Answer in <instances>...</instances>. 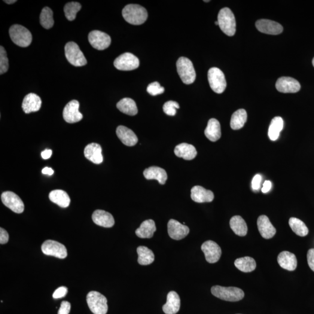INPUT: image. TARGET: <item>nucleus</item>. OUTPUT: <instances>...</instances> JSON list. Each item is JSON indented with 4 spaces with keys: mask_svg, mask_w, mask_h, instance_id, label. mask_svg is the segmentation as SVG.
I'll use <instances>...</instances> for the list:
<instances>
[{
    "mask_svg": "<svg viewBox=\"0 0 314 314\" xmlns=\"http://www.w3.org/2000/svg\"><path fill=\"white\" fill-rule=\"evenodd\" d=\"M123 17L127 22L133 25H140L147 20V10L141 5L129 4L123 10Z\"/></svg>",
    "mask_w": 314,
    "mask_h": 314,
    "instance_id": "f257e3e1",
    "label": "nucleus"
},
{
    "mask_svg": "<svg viewBox=\"0 0 314 314\" xmlns=\"http://www.w3.org/2000/svg\"><path fill=\"white\" fill-rule=\"evenodd\" d=\"M116 133L122 143L129 147L135 146L138 142V138L136 134L126 126H119Z\"/></svg>",
    "mask_w": 314,
    "mask_h": 314,
    "instance_id": "412c9836",
    "label": "nucleus"
},
{
    "mask_svg": "<svg viewBox=\"0 0 314 314\" xmlns=\"http://www.w3.org/2000/svg\"><path fill=\"white\" fill-rule=\"evenodd\" d=\"M92 219L94 224L105 228H111L115 224V220L110 213L97 209L93 212Z\"/></svg>",
    "mask_w": 314,
    "mask_h": 314,
    "instance_id": "5701e85b",
    "label": "nucleus"
},
{
    "mask_svg": "<svg viewBox=\"0 0 314 314\" xmlns=\"http://www.w3.org/2000/svg\"><path fill=\"white\" fill-rule=\"evenodd\" d=\"M9 235L7 231L2 228H0V243L1 245L7 243L8 242Z\"/></svg>",
    "mask_w": 314,
    "mask_h": 314,
    "instance_id": "de8ad7c7",
    "label": "nucleus"
},
{
    "mask_svg": "<svg viewBox=\"0 0 314 314\" xmlns=\"http://www.w3.org/2000/svg\"><path fill=\"white\" fill-rule=\"evenodd\" d=\"M215 25H219V23H218V21H216V22H215Z\"/></svg>",
    "mask_w": 314,
    "mask_h": 314,
    "instance_id": "864d4df0",
    "label": "nucleus"
},
{
    "mask_svg": "<svg viewBox=\"0 0 314 314\" xmlns=\"http://www.w3.org/2000/svg\"><path fill=\"white\" fill-rule=\"evenodd\" d=\"M88 307L94 314H106L108 312L107 299L100 293L91 291L86 297Z\"/></svg>",
    "mask_w": 314,
    "mask_h": 314,
    "instance_id": "39448f33",
    "label": "nucleus"
},
{
    "mask_svg": "<svg viewBox=\"0 0 314 314\" xmlns=\"http://www.w3.org/2000/svg\"><path fill=\"white\" fill-rule=\"evenodd\" d=\"M52 153H53L52 150L47 149V150H45L44 151H42L41 155L42 158H43V159L47 160L49 159V158L51 157Z\"/></svg>",
    "mask_w": 314,
    "mask_h": 314,
    "instance_id": "8fccbe9b",
    "label": "nucleus"
},
{
    "mask_svg": "<svg viewBox=\"0 0 314 314\" xmlns=\"http://www.w3.org/2000/svg\"><path fill=\"white\" fill-rule=\"evenodd\" d=\"M181 307V299L176 292L171 291L167 295V300L166 304L163 307V310L166 314H176L178 313Z\"/></svg>",
    "mask_w": 314,
    "mask_h": 314,
    "instance_id": "393cba45",
    "label": "nucleus"
},
{
    "mask_svg": "<svg viewBox=\"0 0 314 314\" xmlns=\"http://www.w3.org/2000/svg\"><path fill=\"white\" fill-rule=\"evenodd\" d=\"M283 127V120L281 117H276L273 118L269 127V130H268V136H269L270 140L272 141H275L278 139Z\"/></svg>",
    "mask_w": 314,
    "mask_h": 314,
    "instance_id": "c9c22d12",
    "label": "nucleus"
},
{
    "mask_svg": "<svg viewBox=\"0 0 314 314\" xmlns=\"http://www.w3.org/2000/svg\"><path fill=\"white\" fill-rule=\"evenodd\" d=\"M190 231L188 227L175 219H170L167 224V232L170 238L176 240L184 239Z\"/></svg>",
    "mask_w": 314,
    "mask_h": 314,
    "instance_id": "2eb2a0df",
    "label": "nucleus"
},
{
    "mask_svg": "<svg viewBox=\"0 0 314 314\" xmlns=\"http://www.w3.org/2000/svg\"><path fill=\"white\" fill-rule=\"evenodd\" d=\"M248 119L247 112L244 109H240L234 112L231 117L230 127L233 130H239L245 126Z\"/></svg>",
    "mask_w": 314,
    "mask_h": 314,
    "instance_id": "473e14b6",
    "label": "nucleus"
},
{
    "mask_svg": "<svg viewBox=\"0 0 314 314\" xmlns=\"http://www.w3.org/2000/svg\"><path fill=\"white\" fill-rule=\"evenodd\" d=\"M307 261L311 270L314 272V249H311L308 251Z\"/></svg>",
    "mask_w": 314,
    "mask_h": 314,
    "instance_id": "a18cd8bd",
    "label": "nucleus"
},
{
    "mask_svg": "<svg viewBox=\"0 0 314 314\" xmlns=\"http://www.w3.org/2000/svg\"><path fill=\"white\" fill-rule=\"evenodd\" d=\"M88 42L93 48L98 50H104L111 44V39L106 33L93 30L88 36Z\"/></svg>",
    "mask_w": 314,
    "mask_h": 314,
    "instance_id": "9b49d317",
    "label": "nucleus"
},
{
    "mask_svg": "<svg viewBox=\"0 0 314 314\" xmlns=\"http://www.w3.org/2000/svg\"><path fill=\"white\" fill-rule=\"evenodd\" d=\"M84 156L87 160L96 164L103 163L102 148L97 143H91L84 148Z\"/></svg>",
    "mask_w": 314,
    "mask_h": 314,
    "instance_id": "4be33fe9",
    "label": "nucleus"
},
{
    "mask_svg": "<svg viewBox=\"0 0 314 314\" xmlns=\"http://www.w3.org/2000/svg\"><path fill=\"white\" fill-rule=\"evenodd\" d=\"M262 177L260 175H256L252 181V188L254 190H258L261 187Z\"/></svg>",
    "mask_w": 314,
    "mask_h": 314,
    "instance_id": "49530a36",
    "label": "nucleus"
},
{
    "mask_svg": "<svg viewBox=\"0 0 314 314\" xmlns=\"http://www.w3.org/2000/svg\"><path fill=\"white\" fill-rule=\"evenodd\" d=\"M71 307V304L68 301H63L58 314H69Z\"/></svg>",
    "mask_w": 314,
    "mask_h": 314,
    "instance_id": "c03bdc74",
    "label": "nucleus"
},
{
    "mask_svg": "<svg viewBox=\"0 0 314 314\" xmlns=\"http://www.w3.org/2000/svg\"><path fill=\"white\" fill-rule=\"evenodd\" d=\"M67 293H68V289L65 287V286H62V287H60L56 290V291L54 292L53 297L55 299H58V298H62L65 297Z\"/></svg>",
    "mask_w": 314,
    "mask_h": 314,
    "instance_id": "37998d69",
    "label": "nucleus"
},
{
    "mask_svg": "<svg viewBox=\"0 0 314 314\" xmlns=\"http://www.w3.org/2000/svg\"><path fill=\"white\" fill-rule=\"evenodd\" d=\"M201 251L205 255L206 261L211 264L218 262L222 254L220 247L217 243L212 240H208L204 242L201 246Z\"/></svg>",
    "mask_w": 314,
    "mask_h": 314,
    "instance_id": "ddd939ff",
    "label": "nucleus"
},
{
    "mask_svg": "<svg viewBox=\"0 0 314 314\" xmlns=\"http://www.w3.org/2000/svg\"><path fill=\"white\" fill-rule=\"evenodd\" d=\"M42 251L44 254L60 259L67 257L68 252L65 246L56 241L48 240L45 241L42 246Z\"/></svg>",
    "mask_w": 314,
    "mask_h": 314,
    "instance_id": "9d476101",
    "label": "nucleus"
},
{
    "mask_svg": "<svg viewBox=\"0 0 314 314\" xmlns=\"http://www.w3.org/2000/svg\"><path fill=\"white\" fill-rule=\"evenodd\" d=\"M230 227L237 236L243 237L248 233V226L245 221L240 216H234L230 219Z\"/></svg>",
    "mask_w": 314,
    "mask_h": 314,
    "instance_id": "7c9ffc66",
    "label": "nucleus"
},
{
    "mask_svg": "<svg viewBox=\"0 0 314 314\" xmlns=\"http://www.w3.org/2000/svg\"><path fill=\"white\" fill-rule=\"evenodd\" d=\"M117 106L119 110L128 115H136L138 112L135 101L130 98L122 99L117 103Z\"/></svg>",
    "mask_w": 314,
    "mask_h": 314,
    "instance_id": "2f4dec72",
    "label": "nucleus"
},
{
    "mask_svg": "<svg viewBox=\"0 0 314 314\" xmlns=\"http://www.w3.org/2000/svg\"><path fill=\"white\" fill-rule=\"evenodd\" d=\"M277 263L283 269L293 271L296 269L297 260L294 254L287 251L280 253L277 257Z\"/></svg>",
    "mask_w": 314,
    "mask_h": 314,
    "instance_id": "b1692460",
    "label": "nucleus"
},
{
    "mask_svg": "<svg viewBox=\"0 0 314 314\" xmlns=\"http://www.w3.org/2000/svg\"><path fill=\"white\" fill-rule=\"evenodd\" d=\"M40 22L46 29H51L54 26L53 13L49 7H46L42 9L40 16Z\"/></svg>",
    "mask_w": 314,
    "mask_h": 314,
    "instance_id": "4c0bfd02",
    "label": "nucleus"
},
{
    "mask_svg": "<svg viewBox=\"0 0 314 314\" xmlns=\"http://www.w3.org/2000/svg\"><path fill=\"white\" fill-rule=\"evenodd\" d=\"M211 293L216 297L222 300L235 302L242 300L245 297V293L238 288L222 287L214 286L211 288Z\"/></svg>",
    "mask_w": 314,
    "mask_h": 314,
    "instance_id": "7ed1b4c3",
    "label": "nucleus"
},
{
    "mask_svg": "<svg viewBox=\"0 0 314 314\" xmlns=\"http://www.w3.org/2000/svg\"><path fill=\"white\" fill-rule=\"evenodd\" d=\"M272 184L269 181H266L264 183L263 187L262 188V191L264 193H267L271 190Z\"/></svg>",
    "mask_w": 314,
    "mask_h": 314,
    "instance_id": "09e8293b",
    "label": "nucleus"
},
{
    "mask_svg": "<svg viewBox=\"0 0 314 314\" xmlns=\"http://www.w3.org/2000/svg\"><path fill=\"white\" fill-rule=\"evenodd\" d=\"M234 265L239 270L243 272H251L256 268V262L254 258L245 257L236 259Z\"/></svg>",
    "mask_w": 314,
    "mask_h": 314,
    "instance_id": "72a5a7b5",
    "label": "nucleus"
},
{
    "mask_svg": "<svg viewBox=\"0 0 314 314\" xmlns=\"http://www.w3.org/2000/svg\"><path fill=\"white\" fill-rule=\"evenodd\" d=\"M79 103L77 100H72L67 104L63 111L64 120L69 124L81 121L83 118V115L79 112Z\"/></svg>",
    "mask_w": 314,
    "mask_h": 314,
    "instance_id": "4468645a",
    "label": "nucleus"
},
{
    "mask_svg": "<svg viewBox=\"0 0 314 314\" xmlns=\"http://www.w3.org/2000/svg\"><path fill=\"white\" fill-rule=\"evenodd\" d=\"M41 97L35 93L27 94L23 100L22 107L26 114L40 110L42 106Z\"/></svg>",
    "mask_w": 314,
    "mask_h": 314,
    "instance_id": "aec40b11",
    "label": "nucleus"
},
{
    "mask_svg": "<svg viewBox=\"0 0 314 314\" xmlns=\"http://www.w3.org/2000/svg\"><path fill=\"white\" fill-rule=\"evenodd\" d=\"M276 88L279 92L283 93H294L300 90L299 82L291 77H281L277 79Z\"/></svg>",
    "mask_w": 314,
    "mask_h": 314,
    "instance_id": "dca6fc26",
    "label": "nucleus"
},
{
    "mask_svg": "<svg viewBox=\"0 0 314 314\" xmlns=\"http://www.w3.org/2000/svg\"><path fill=\"white\" fill-rule=\"evenodd\" d=\"M259 232L264 239H270L275 235L276 230L266 215L259 216L257 220Z\"/></svg>",
    "mask_w": 314,
    "mask_h": 314,
    "instance_id": "6ab92c4d",
    "label": "nucleus"
},
{
    "mask_svg": "<svg viewBox=\"0 0 314 314\" xmlns=\"http://www.w3.org/2000/svg\"><path fill=\"white\" fill-rule=\"evenodd\" d=\"M204 2H209V1H204Z\"/></svg>",
    "mask_w": 314,
    "mask_h": 314,
    "instance_id": "6e6d98bb",
    "label": "nucleus"
},
{
    "mask_svg": "<svg viewBox=\"0 0 314 314\" xmlns=\"http://www.w3.org/2000/svg\"><path fill=\"white\" fill-rule=\"evenodd\" d=\"M65 54L68 62L75 66H83L87 64V60L79 45L75 42H68L65 47Z\"/></svg>",
    "mask_w": 314,
    "mask_h": 314,
    "instance_id": "0eeeda50",
    "label": "nucleus"
},
{
    "mask_svg": "<svg viewBox=\"0 0 314 314\" xmlns=\"http://www.w3.org/2000/svg\"><path fill=\"white\" fill-rule=\"evenodd\" d=\"M313 66H314V58L313 60Z\"/></svg>",
    "mask_w": 314,
    "mask_h": 314,
    "instance_id": "5fc2aeb1",
    "label": "nucleus"
},
{
    "mask_svg": "<svg viewBox=\"0 0 314 314\" xmlns=\"http://www.w3.org/2000/svg\"><path fill=\"white\" fill-rule=\"evenodd\" d=\"M49 199L52 202L62 208H66L71 203V199L66 192L62 190H55L50 192Z\"/></svg>",
    "mask_w": 314,
    "mask_h": 314,
    "instance_id": "c756f323",
    "label": "nucleus"
},
{
    "mask_svg": "<svg viewBox=\"0 0 314 314\" xmlns=\"http://www.w3.org/2000/svg\"><path fill=\"white\" fill-rule=\"evenodd\" d=\"M81 8L82 6L79 2L67 3L63 9L66 19L69 21H74L76 17V14L81 10Z\"/></svg>",
    "mask_w": 314,
    "mask_h": 314,
    "instance_id": "58836bf2",
    "label": "nucleus"
},
{
    "mask_svg": "<svg viewBox=\"0 0 314 314\" xmlns=\"http://www.w3.org/2000/svg\"><path fill=\"white\" fill-rule=\"evenodd\" d=\"M147 92L151 96H157L164 92L165 88L157 82L149 84L147 88Z\"/></svg>",
    "mask_w": 314,
    "mask_h": 314,
    "instance_id": "79ce46f5",
    "label": "nucleus"
},
{
    "mask_svg": "<svg viewBox=\"0 0 314 314\" xmlns=\"http://www.w3.org/2000/svg\"><path fill=\"white\" fill-rule=\"evenodd\" d=\"M208 79L210 87L214 92L221 94L227 87V81L225 75L218 68H211L208 72Z\"/></svg>",
    "mask_w": 314,
    "mask_h": 314,
    "instance_id": "6e6552de",
    "label": "nucleus"
},
{
    "mask_svg": "<svg viewBox=\"0 0 314 314\" xmlns=\"http://www.w3.org/2000/svg\"><path fill=\"white\" fill-rule=\"evenodd\" d=\"M256 27L261 33L265 34L277 35L283 32V27L275 21L268 20H260L255 23Z\"/></svg>",
    "mask_w": 314,
    "mask_h": 314,
    "instance_id": "f3484780",
    "label": "nucleus"
},
{
    "mask_svg": "<svg viewBox=\"0 0 314 314\" xmlns=\"http://www.w3.org/2000/svg\"><path fill=\"white\" fill-rule=\"evenodd\" d=\"M177 71L181 80L186 84L194 83L196 74L193 63L186 57H181L176 63Z\"/></svg>",
    "mask_w": 314,
    "mask_h": 314,
    "instance_id": "20e7f679",
    "label": "nucleus"
},
{
    "mask_svg": "<svg viewBox=\"0 0 314 314\" xmlns=\"http://www.w3.org/2000/svg\"><path fill=\"white\" fill-rule=\"evenodd\" d=\"M114 65L116 68L120 71H132L138 68L139 60L135 55L126 53L121 55L115 59Z\"/></svg>",
    "mask_w": 314,
    "mask_h": 314,
    "instance_id": "1a4fd4ad",
    "label": "nucleus"
},
{
    "mask_svg": "<svg viewBox=\"0 0 314 314\" xmlns=\"http://www.w3.org/2000/svg\"><path fill=\"white\" fill-rule=\"evenodd\" d=\"M139 258L138 263L142 265H148L153 263L154 261V254L150 249L147 247L139 246L137 249Z\"/></svg>",
    "mask_w": 314,
    "mask_h": 314,
    "instance_id": "f704fd0d",
    "label": "nucleus"
},
{
    "mask_svg": "<svg viewBox=\"0 0 314 314\" xmlns=\"http://www.w3.org/2000/svg\"><path fill=\"white\" fill-rule=\"evenodd\" d=\"M204 133L210 141H217L221 137V126L219 121L215 118L209 120Z\"/></svg>",
    "mask_w": 314,
    "mask_h": 314,
    "instance_id": "cd10ccee",
    "label": "nucleus"
},
{
    "mask_svg": "<svg viewBox=\"0 0 314 314\" xmlns=\"http://www.w3.org/2000/svg\"><path fill=\"white\" fill-rule=\"evenodd\" d=\"M157 230L155 222L152 219L143 222L140 227L136 230V235L140 238L150 239L154 235Z\"/></svg>",
    "mask_w": 314,
    "mask_h": 314,
    "instance_id": "c85d7f7f",
    "label": "nucleus"
},
{
    "mask_svg": "<svg viewBox=\"0 0 314 314\" xmlns=\"http://www.w3.org/2000/svg\"><path fill=\"white\" fill-rule=\"evenodd\" d=\"M10 38L15 44L21 47H28L32 42V35L29 30L20 25H14L9 30Z\"/></svg>",
    "mask_w": 314,
    "mask_h": 314,
    "instance_id": "423d86ee",
    "label": "nucleus"
},
{
    "mask_svg": "<svg viewBox=\"0 0 314 314\" xmlns=\"http://www.w3.org/2000/svg\"><path fill=\"white\" fill-rule=\"evenodd\" d=\"M180 108L179 105L173 101H169L164 104L163 110L165 113L169 116H175L176 114V109Z\"/></svg>",
    "mask_w": 314,
    "mask_h": 314,
    "instance_id": "a19ab883",
    "label": "nucleus"
},
{
    "mask_svg": "<svg viewBox=\"0 0 314 314\" xmlns=\"http://www.w3.org/2000/svg\"><path fill=\"white\" fill-rule=\"evenodd\" d=\"M174 152L177 157L184 158L185 160H193L197 154L194 146L185 143L176 146Z\"/></svg>",
    "mask_w": 314,
    "mask_h": 314,
    "instance_id": "a878e982",
    "label": "nucleus"
},
{
    "mask_svg": "<svg viewBox=\"0 0 314 314\" xmlns=\"http://www.w3.org/2000/svg\"><path fill=\"white\" fill-rule=\"evenodd\" d=\"M191 198L198 203H210L214 200V194L212 191L200 186H195L191 190Z\"/></svg>",
    "mask_w": 314,
    "mask_h": 314,
    "instance_id": "a211bd4d",
    "label": "nucleus"
},
{
    "mask_svg": "<svg viewBox=\"0 0 314 314\" xmlns=\"http://www.w3.org/2000/svg\"><path fill=\"white\" fill-rule=\"evenodd\" d=\"M219 26L225 34L233 36L236 33V20L232 12L227 7L221 9L218 15Z\"/></svg>",
    "mask_w": 314,
    "mask_h": 314,
    "instance_id": "f03ea898",
    "label": "nucleus"
},
{
    "mask_svg": "<svg viewBox=\"0 0 314 314\" xmlns=\"http://www.w3.org/2000/svg\"><path fill=\"white\" fill-rule=\"evenodd\" d=\"M1 201L4 205L17 214H21L25 206L21 198L12 191H5L1 194Z\"/></svg>",
    "mask_w": 314,
    "mask_h": 314,
    "instance_id": "f8f14e48",
    "label": "nucleus"
},
{
    "mask_svg": "<svg viewBox=\"0 0 314 314\" xmlns=\"http://www.w3.org/2000/svg\"><path fill=\"white\" fill-rule=\"evenodd\" d=\"M54 170L49 167H45L42 170V173L44 175L51 176L54 174Z\"/></svg>",
    "mask_w": 314,
    "mask_h": 314,
    "instance_id": "3c124183",
    "label": "nucleus"
},
{
    "mask_svg": "<svg viewBox=\"0 0 314 314\" xmlns=\"http://www.w3.org/2000/svg\"><path fill=\"white\" fill-rule=\"evenodd\" d=\"M9 68L7 52L2 46L0 47V74L2 75L8 71Z\"/></svg>",
    "mask_w": 314,
    "mask_h": 314,
    "instance_id": "ea45409f",
    "label": "nucleus"
},
{
    "mask_svg": "<svg viewBox=\"0 0 314 314\" xmlns=\"http://www.w3.org/2000/svg\"><path fill=\"white\" fill-rule=\"evenodd\" d=\"M143 175L147 180H157L161 185L166 184L167 179L166 170L158 167H151L146 169L143 172Z\"/></svg>",
    "mask_w": 314,
    "mask_h": 314,
    "instance_id": "bb28decb",
    "label": "nucleus"
},
{
    "mask_svg": "<svg viewBox=\"0 0 314 314\" xmlns=\"http://www.w3.org/2000/svg\"><path fill=\"white\" fill-rule=\"evenodd\" d=\"M4 2L7 3V4H14V3H15V2H16L17 1H16V0H14V1H13V0H12V1H9V0H8V1H5H5H4Z\"/></svg>",
    "mask_w": 314,
    "mask_h": 314,
    "instance_id": "603ef678",
    "label": "nucleus"
},
{
    "mask_svg": "<svg viewBox=\"0 0 314 314\" xmlns=\"http://www.w3.org/2000/svg\"><path fill=\"white\" fill-rule=\"evenodd\" d=\"M289 224L290 227L297 235L304 237L309 234V230L306 225L300 219L292 217L290 218Z\"/></svg>",
    "mask_w": 314,
    "mask_h": 314,
    "instance_id": "e433bc0d",
    "label": "nucleus"
}]
</instances>
